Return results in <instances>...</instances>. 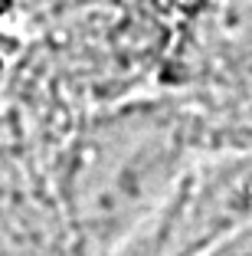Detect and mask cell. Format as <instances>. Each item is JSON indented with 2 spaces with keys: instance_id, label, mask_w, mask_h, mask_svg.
Wrapping results in <instances>:
<instances>
[{
  "instance_id": "1",
  "label": "cell",
  "mask_w": 252,
  "mask_h": 256,
  "mask_svg": "<svg viewBox=\"0 0 252 256\" xmlns=\"http://www.w3.org/2000/svg\"><path fill=\"white\" fill-rule=\"evenodd\" d=\"M203 148L200 115L177 89L138 92L79 115L43 158L79 253L121 256Z\"/></svg>"
},
{
  "instance_id": "2",
  "label": "cell",
  "mask_w": 252,
  "mask_h": 256,
  "mask_svg": "<svg viewBox=\"0 0 252 256\" xmlns=\"http://www.w3.org/2000/svg\"><path fill=\"white\" fill-rule=\"evenodd\" d=\"M252 226V148H203L154 224L121 256H203Z\"/></svg>"
},
{
  "instance_id": "3",
  "label": "cell",
  "mask_w": 252,
  "mask_h": 256,
  "mask_svg": "<svg viewBox=\"0 0 252 256\" xmlns=\"http://www.w3.org/2000/svg\"><path fill=\"white\" fill-rule=\"evenodd\" d=\"M0 256H82L43 161L0 154Z\"/></svg>"
},
{
  "instance_id": "4",
  "label": "cell",
  "mask_w": 252,
  "mask_h": 256,
  "mask_svg": "<svg viewBox=\"0 0 252 256\" xmlns=\"http://www.w3.org/2000/svg\"><path fill=\"white\" fill-rule=\"evenodd\" d=\"M177 92L200 115L207 148H252V66Z\"/></svg>"
},
{
  "instance_id": "5",
  "label": "cell",
  "mask_w": 252,
  "mask_h": 256,
  "mask_svg": "<svg viewBox=\"0 0 252 256\" xmlns=\"http://www.w3.org/2000/svg\"><path fill=\"white\" fill-rule=\"evenodd\" d=\"M203 256H252V226L239 230L236 236L223 240L220 246H213L210 253H203Z\"/></svg>"
}]
</instances>
